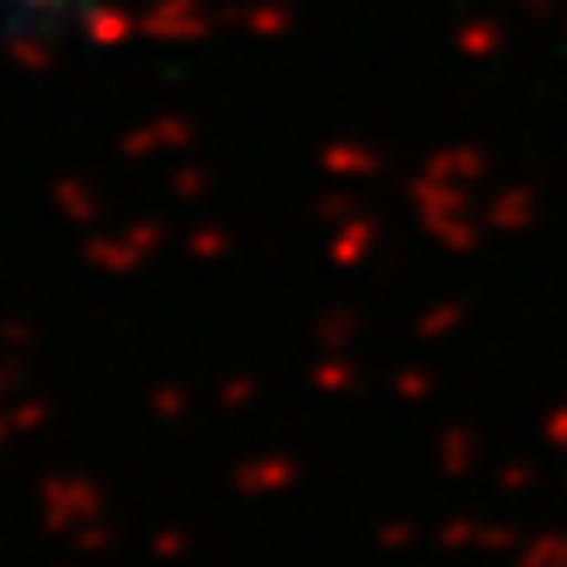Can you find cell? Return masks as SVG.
Segmentation results:
<instances>
[{
  "label": "cell",
  "instance_id": "1",
  "mask_svg": "<svg viewBox=\"0 0 567 567\" xmlns=\"http://www.w3.org/2000/svg\"><path fill=\"white\" fill-rule=\"evenodd\" d=\"M123 0H0V39L20 48H66L114 20Z\"/></svg>",
  "mask_w": 567,
  "mask_h": 567
}]
</instances>
